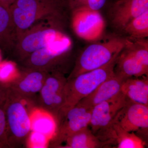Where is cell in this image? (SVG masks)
Segmentation results:
<instances>
[{
	"mask_svg": "<svg viewBox=\"0 0 148 148\" xmlns=\"http://www.w3.org/2000/svg\"><path fill=\"white\" fill-rule=\"evenodd\" d=\"M119 53H116L108 63L102 67L67 79L64 88V103L57 115V123L81 100L113 75L114 69Z\"/></svg>",
	"mask_w": 148,
	"mask_h": 148,
	"instance_id": "7a4b0ae2",
	"label": "cell"
},
{
	"mask_svg": "<svg viewBox=\"0 0 148 148\" xmlns=\"http://www.w3.org/2000/svg\"><path fill=\"white\" fill-rule=\"evenodd\" d=\"M124 80L123 78L114 74L79 103L92 108L96 105L109 100L119 93L121 91L122 85Z\"/></svg>",
	"mask_w": 148,
	"mask_h": 148,
	"instance_id": "2e32d148",
	"label": "cell"
},
{
	"mask_svg": "<svg viewBox=\"0 0 148 148\" xmlns=\"http://www.w3.org/2000/svg\"><path fill=\"white\" fill-rule=\"evenodd\" d=\"M0 142L8 145L6 135V122L3 106H0Z\"/></svg>",
	"mask_w": 148,
	"mask_h": 148,
	"instance_id": "d4e9b609",
	"label": "cell"
},
{
	"mask_svg": "<svg viewBox=\"0 0 148 148\" xmlns=\"http://www.w3.org/2000/svg\"><path fill=\"white\" fill-rule=\"evenodd\" d=\"M16 0H0V5L9 10L11 6Z\"/></svg>",
	"mask_w": 148,
	"mask_h": 148,
	"instance_id": "4316f807",
	"label": "cell"
},
{
	"mask_svg": "<svg viewBox=\"0 0 148 148\" xmlns=\"http://www.w3.org/2000/svg\"><path fill=\"white\" fill-rule=\"evenodd\" d=\"M19 71L12 61H5L0 63V84L7 86L18 75Z\"/></svg>",
	"mask_w": 148,
	"mask_h": 148,
	"instance_id": "7402d4cb",
	"label": "cell"
},
{
	"mask_svg": "<svg viewBox=\"0 0 148 148\" xmlns=\"http://www.w3.org/2000/svg\"><path fill=\"white\" fill-rule=\"evenodd\" d=\"M16 28L9 10L0 5V49L12 51L16 42Z\"/></svg>",
	"mask_w": 148,
	"mask_h": 148,
	"instance_id": "ac0fdd59",
	"label": "cell"
},
{
	"mask_svg": "<svg viewBox=\"0 0 148 148\" xmlns=\"http://www.w3.org/2000/svg\"><path fill=\"white\" fill-rule=\"evenodd\" d=\"M65 75V73L60 71L48 73L36 99L37 108L51 114L56 120L64 103V88L67 81Z\"/></svg>",
	"mask_w": 148,
	"mask_h": 148,
	"instance_id": "52a82bcc",
	"label": "cell"
},
{
	"mask_svg": "<svg viewBox=\"0 0 148 148\" xmlns=\"http://www.w3.org/2000/svg\"><path fill=\"white\" fill-rule=\"evenodd\" d=\"M64 30L41 23L34 26L16 38L12 52L19 63L32 53L48 45L64 34Z\"/></svg>",
	"mask_w": 148,
	"mask_h": 148,
	"instance_id": "8992f818",
	"label": "cell"
},
{
	"mask_svg": "<svg viewBox=\"0 0 148 148\" xmlns=\"http://www.w3.org/2000/svg\"><path fill=\"white\" fill-rule=\"evenodd\" d=\"M96 136L101 141L110 143H115L118 148H143L145 143L140 137L126 131L113 120L106 127L98 131Z\"/></svg>",
	"mask_w": 148,
	"mask_h": 148,
	"instance_id": "5bb4252c",
	"label": "cell"
},
{
	"mask_svg": "<svg viewBox=\"0 0 148 148\" xmlns=\"http://www.w3.org/2000/svg\"><path fill=\"white\" fill-rule=\"evenodd\" d=\"M1 51L2 50H1V49H0V63L1 62Z\"/></svg>",
	"mask_w": 148,
	"mask_h": 148,
	"instance_id": "f1b7e54d",
	"label": "cell"
},
{
	"mask_svg": "<svg viewBox=\"0 0 148 148\" xmlns=\"http://www.w3.org/2000/svg\"><path fill=\"white\" fill-rule=\"evenodd\" d=\"M122 31L130 39L146 38L148 36V10L130 21Z\"/></svg>",
	"mask_w": 148,
	"mask_h": 148,
	"instance_id": "44dd1931",
	"label": "cell"
},
{
	"mask_svg": "<svg viewBox=\"0 0 148 148\" xmlns=\"http://www.w3.org/2000/svg\"><path fill=\"white\" fill-rule=\"evenodd\" d=\"M47 74L38 69L21 68L17 77L7 87L16 96L32 101L36 105L37 95L42 87Z\"/></svg>",
	"mask_w": 148,
	"mask_h": 148,
	"instance_id": "30bf717a",
	"label": "cell"
},
{
	"mask_svg": "<svg viewBox=\"0 0 148 148\" xmlns=\"http://www.w3.org/2000/svg\"><path fill=\"white\" fill-rule=\"evenodd\" d=\"M127 40L123 37H114L104 42L88 46L77 58L67 79L106 65L116 53L120 52Z\"/></svg>",
	"mask_w": 148,
	"mask_h": 148,
	"instance_id": "5b68a950",
	"label": "cell"
},
{
	"mask_svg": "<svg viewBox=\"0 0 148 148\" xmlns=\"http://www.w3.org/2000/svg\"><path fill=\"white\" fill-rule=\"evenodd\" d=\"M147 10L148 0H116L111 7V22L122 31L130 21Z\"/></svg>",
	"mask_w": 148,
	"mask_h": 148,
	"instance_id": "4fadbf2b",
	"label": "cell"
},
{
	"mask_svg": "<svg viewBox=\"0 0 148 148\" xmlns=\"http://www.w3.org/2000/svg\"><path fill=\"white\" fill-rule=\"evenodd\" d=\"M114 119L128 132H142L146 135L148 128V106L127 99L125 106Z\"/></svg>",
	"mask_w": 148,
	"mask_h": 148,
	"instance_id": "8fae6325",
	"label": "cell"
},
{
	"mask_svg": "<svg viewBox=\"0 0 148 148\" xmlns=\"http://www.w3.org/2000/svg\"><path fill=\"white\" fill-rule=\"evenodd\" d=\"M63 148H98L108 144V142L101 141L88 126L84 127L69 137Z\"/></svg>",
	"mask_w": 148,
	"mask_h": 148,
	"instance_id": "ffe728a7",
	"label": "cell"
},
{
	"mask_svg": "<svg viewBox=\"0 0 148 148\" xmlns=\"http://www.w3.org/2000/svg\"><path fill=\"white\" fill-rule=\"evenodd\" d=\"M25 99L16 96L8 88L3 109L9 148L24 147L31 132V114L24 104Z\"/></svg>",
	"mask_w": 148,
	"mask_h": 148,
	"instance_id": "277c9868",
	"label": "cell"
},
{
	"mask_svg": "<svg viewBox=\"0 0 148 148\" xmlns=\"http://www.w3.org/2000/svg\"><path fill=\"white\" fill-rule=\"evenodd\" d=\"M8 148V146L2 142H0V148Z\"/></svg>",
	"mask_w": 148,
	"mask_h": 148,
	"instance_id": "83f0119b",
	"label": "cell"
},
{
	"mask_svg": "<svg viewBox=\"0 0 148 148\" xmlns=\"http://www.w3.org/2000/svg\"><path fill=\"white\" fill-rule=\"evenodd\" d=\"M114 73L125 80L132 77L148 76V69L141 64L126 43L118 56Z\"/></svg>",
	"mask_w": 148,
	"mask_h": 148,
	"instance_id": "9a60e30c",
	"label": "cell"
},
{
	"mask_svg": "<svg viewBox=\"0 0 148 148\" xmlns=\"http://www.w3.org/2000/svg\"><path fill=\"white\" fill-rule=\"evenodd\" d=\"M70 21L77 36L88 41L100 39L105 28V21L99 11L89 9L72 11Z\"/></svg>",
	"mask_w": 148,
	"mask_h": 148,
	"instance_id": "9c48e42d",
	"label": "cell"
},
{
	"mask_svg": "<svg viewBox=\"0 0 148 148\" xmlns=\"http://www.w3.org/2000/svg\"><path fill=\"white\" fill-rule=\"evenodd\" d=\"M121 91L127 100L148 106V76L132 77L125 80Z\"/></svg>",
	"mask_w": 148,
	"mask_h": 148,
	"instance_id": "e0dca14e",
	"label": "cell"
},
{
	"mask_svg": "<svg viewBox=\"0 0 148 148\" xmlns=\"http://www.w3.org/2000/svg\"><path fill=\"white\" fill-rule=\"evenodd\" d=\"M71 11L79 9L99 11L105 6L108 0H67Z\"/></svg>",
	"mask_w": 148,
	"mask_h": 148,
	"instance_id": "603a6c76",
	"label": "cell"
},
{
	"mask_svg": "<svg viewBox=\"0 0 148 148\" xmlns=\"http://www.w3.org/2000/svg\"><path fill=\"white\" fill-rule=\"evenodd\" d=\"M92 108L78 103L68 111L57 123V128L49 145L51 148H60L69 137L90 123Z\"/></svg>",
	"mask_w": 148,
	"mask_h": 148,
	"instance_id": "ba28073f",
	"label": "cell"
},
{
	"mask_svg": "<svg viewBox=\"0 0 148 148\" xmlns=\"http://www.w3.org/2000/svg\"><path fill=\"white\" fill-rule=\"evenodd\" d=\"M8 88L0 84V106H3L7 97Z\"/></svg>",
	"mask_w": 148,
	"mask_h": 148,
	"instance_id": "484cf974",
	"label": "cell"
},
{
	"mask_svg": "<svg viewBox=\"0 0 148 148\" xmlns=\"http://www.w3.org/2000/svg\"><path fill=\"white\" fill-rule=\"evenodd\" d=\"M9 11L16 28V38L41 23L64 31L71 14L67 0H16Z\"/></svg>",
	"mask_w": 148,
	"mask_h": 148,
	"instance_id": "6da1fadb",
	"label": "cell"
},
{
	"mask_svg": "<svg viewBox=\"0 0 148 148\" xmlns=\"http://www.w3.org/2000/svg\"><path fill=\"white\" fill-rule=\"evenodd\" d=\"M127 99L121 92L113 98L93 107L90 125L93 134L107 127L127 103Z\"/></svg>",
	"mask_w": 148,
	"mask_h": 148,
	"instance_id": "7c38bea8",
	"label": "cell"
},
{
	"mask_svg": "<svg viewBox=\"0 0 148 148\" xmlns=\"http://www.w3.org/2000/svg\"><path fill=\"white\" fill-rule=\"evenodd\" d=\"M73 47L71 38L64 33L45 47L36 51L20 62L21 68L38 69L49 73H65V67Z\"/></svg>",
	"mask_w": 148,
	"mask_h": 148,
	"instance_id": "3957f363",
	"label": "cell"
},
{
	"mask_svg": "<svg viewBox=\"0 0 148 148\" xmlns=\"http://www.w3.org/2000/svg\"><path fill=\"white\" fill-rule=\"evenodd\" d=\"M31 131L53 138L57 128V122L51 114L39 108H35L31 114Z\"/></svg>",
	"mask_w": 148,
	"mask_h": 148,
	"instance_id": "d6986e66",
	"label": "cell"
},
{
	"mask_svg": "<svg viewBox=\"0 0 148 148\" xmlns=\"http://www.w3.org/2000/svg\"><path fill=\"white\" fill-rule=\"evenodd\" d=\"M49 139L39 132L31 131L27 139L26 145L28 147L45 148L49 143Z\"/></svg>",
	"mask_w": 148,
	"mask_h": 148,
	"instance_id": "cb8c5ba5",
	"label": "cell"
}]
</instances>
